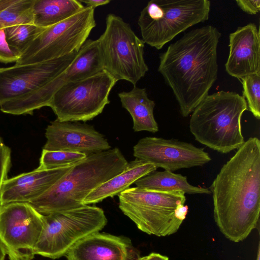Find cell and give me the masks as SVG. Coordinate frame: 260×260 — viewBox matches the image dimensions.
Masks as SVG:
<instances>
[{"label":"cell","mask_w":260,"mask_h":260,"mask_svg":"<svg viewBox=\"0 0 260 260\" xmlns=\"http://www.w3.org/2000/svg\"><path fill=\"white\" fill-rule=\"evenodd\" d=\"M220 232L234 242L244 240L258 224L260 141L250 137L221 168L209 188Z\"/></svg>","instance_id":"obj_1"},{"label":"cell","mask_w":260,"mask_h":260,"mask_svg":"<svg viewBox=\"0 0 260 260\" xmlns=\"http://www.w3.org/2000/svg\"><path fill=\"white\" fill-rule=\"evenodd\" d=\"M221 34L211 25L193 29L160 54L158 71L172 89L183 117L208 95L218 74Z\"/></svg>","instance_id":"obj_2"},{"label":"cell","mask_w":260,"mask_h":260,"mask_svg":"<svg viewBox=\"0 0 260 260\" xmlns=\"http://www.w3.org/2000/svg\"><path fill=\"white\" fill-rule=\"evenodd\" d=\"M127 164L118 148L87 155L29 204L42 215L81 206L93 190L122 172Z\"/></svg>","instance_id":"obj_3"},{"label":"cell","mask_w":260,"mask_h":260,"mask_svg":"<svg viewBox=\"0 0 260 260\" xmlns=\"http://www.w3.org/2000/svg\"><path fill=\"white\" fill-rule=\"evenodd\" d=\"M247 109L244 98L235 92L208 94L192 111L190 131L199 143L220 153H229L245 142L241 121Z\"/></svg>","instance_id":"obj_4"},{"label":"cell","mask_w":260,"mask_h":260,"mask_svg":"<svg viewBox=\"0 0 260 260\" xmlns=\"http://www.w3.org/2000/svg\"><path fill=\"white\" fill-rule=\"evenodd\" d=\"M119 208L137 228L150 235L165 237L176 233L188 208L185 193L134 187L118 194Z\"/></svg>","instance_id":"obj_5"},{"label":"cell","mask_w":260,"mask_h":260,"mask_svg":"<svg viewBox=\"0 0 260 260\" xmlns=\"http://www.w3.org/2000/svg\"><path fill=\"white\" fill-rule=\"evenodd\" d=\"M208 0H152L140 12L138 20L144 43L161 49L188 28L207 20Z\"/></svg>","instance_id":"obj_6"},{"label":"cell","mask_w":260,"mask_h":260,"mask_svg":"<svg viewBox=\"0 0 260 260\" xmlns=\"http://www.w3.org/2000/svg\"><path fill=\"white\" fill-rule=\"evenodd\" d=\"M43 218L35 254L53 259L64 256L76 243L107 223L103 210L89 205L43 215Z\"/></svg>","instance_id":"obj_7"},{"label":"cell","mask_w":260,"mask_h":260,"mask_svg":"<svg viewBox=\"0 0 260 260\" xmlns=\"http://www.w3.org/2000/svg\"><path fill=\"white\" fill-rule=\"evenodd\" d=\"M104 70L117 82L125 80L136 86L148 71L144 59L145 43L129 24L114 14L106 18V28L97 39Z\"/></svg>","instance_id":"obj_8"},{"label":"cell","mask_w":260,"mask_h":260,"mask_svg":"<svg viewBox=\"0 0 260 260\" xmlns=\"http://www.w3.org/2000/svg\"><path fill=\"white\" fill-rule=\"evenodd\" d=\"M94 9L85 6L70 18L44 28L21 54L15 64L46 61L78 51L96 26Z\"/></svg>","instance_id":"obj_9"},{"label":"cell","mask_w":260,"mask_h":260,"mask_svg":"<svg viewBox=\"0 0 260 260\" xmlns=\"http://www.w3.org/2000/svg\"><path fill=\"white\" fill-rule=\"evenodd\" d=\"M117 81L105 70L59 88L48 107L60 121H86L100 114L109 104Z\"/></svg>","instance_id":"obj_10"},{"label":"cell","mask_w":260,"mask_h":260,"mask_svg":"<svg viewBox=\"0 0 260 260\" xmlns=\"http://www.w3.org/2000/svg\"><path fill=\"white\" fill-rule=\"evenodd\" d=\"M103 70L98 40L87 39L73 61L60 74L38 90L6 102L4 110L12 115H31L35 110L48 107L53 95L62 86Z\"/></svg>","instance_id":"obj_11"},{"label":"cell","mask_w":260,"mask_h":260,"mask_svg":"<svg viewBox=\"0 0 260 260\" xmlns=\"http://www.w3.org/2000/svg\"><path fill=\"white\" fill-rule=\"evenodd\" d=\"M43 226V215L30 204H0V244L9 260H33Z\"/></svg>","instance_id":"obj_12"},{"label":"cell","mask_w":260,"mask_h":260,"mask_svg":"<svg viewBox=\"0 0 260 260\" xmlns=\"http://www.w3.org/2000/svg\"><path fill=\"white\" fill-rule=\"evenodd\" d=\"M78 52L39 63L0 68V105L47 84L66 69Z\"/></svg>","instance_id":"obj_13"},{"label":"cell","mask_w":260,"mask_h":260,"mask_svg":"<svg viewBox=\"0 0 260 260\" xmlns=\"http://www.w3.org/2000/svg\"><path fill=\"white\" fill-rule=\"evenodd\" d=\"M133 150L137 159L171 172L202 166L211 160L204 149L176 139L147 137L141 139Z\"/></svg>","instance_id":"obj_14"},{"label":"cell","mask_w":260,"mask_h":260,"mask_svg":"<svg viewBox=\"0 0 260 260\" xmlns=\"http://www.w3.org/2000/svg\"><path fill=\"white\" fill-rule=\"evenodd\" d=\"M43 149L80 152L86 155L111 149L107 140L91 125L57 118L46 128Z\"/></svg>","instance_id":"obj_15"},{"label":"cell","mask_w":260,"mask_h":260,"mask_svg":"<svg viewBox=\"0 0 260 260\" xmlns=\"http://www.w3.org/2000/svg\"><path fill=\"white\" fill-rule=\"evenodd\" d=\"M64 256L67 260H139L140 257L128 238L99 232L78 241Z\"/></svg>","instance_id":"obj_16"},{"label":"cell","mask_w":260,"mask_h":260,"mask_svg":"<svg viewBox=\"0 0 260 260\" xmlns=\"http://www.w3.org/2000/svg\"><path fill=\"white\" fill-rule=\"evenodd\" d=\"M229 55L226 72L240 79L260 73V36L257 26L250 23L239 27L229 36Z\"/></svg>","instance_id":"obj_17"},{"label":"cell","mask_w":260,"mask_h":260,"mask_svg":"<svg viewBox=\"0 0 260 260\" xmlns=\"http://www.w3.org/2000/svg\"><path fill=\"white\" fill-rule=\"evenodd\" d=\"M50 170H34L8 178L0 193V204L29 203L48 191L74 165Z\"/></svg>","instance_id":"obj_18"},{"label":"cell","mask_w":260,"mask_h":260,"mask_svg":"<svg viewBox=\"0 0 260 260\" xmlns=\"http://www.w3.org/2000/svg\"><path fill=\"white\" fill-rule=\"evenodd\" d=\"M156 169L153 165L136 158L128 162L122 172L93 190L84 199L83 204H95L107 198L118 195L137 180Z\"/></svg>","instance_id":"obj_19"},{"label":"cell","mask_w":260,"mask_h":260,"mask_svg":"<svg viewBox=\"0 0 260 260\" xmlns=\"http://www.w3.org/2000/svg\"><path fill=\"white\" fill-rule=\"evenodd\" d=\"M118 95L122 106L129 113L133 119V128L135 132L155 133L158 131L153 114L155 104L148 98L145 88L134 86L130 91H121Z\"/></svg>","instance_id":"obj_20"},{"label":"cell","mask_w":260,"mask_h":260,"mask_svg":"<svg viewBox=\"0 0 260 260\" xmlns=\"http://www.w3.org/2000/svg\"><path fill=\"white\" fill-rule=\"evenodd\" d=\"M84 7L79 0H35L34 23L46 28L70 18Z\"/></svg>","instance_id":"obj_21"},{"label":"cell","mask_w":260,"mask_h":260,"mask_svg":"<svg viewBox=\"0 0 260 260\" xmlns=\"http://www.w3.org/2000/svg\"><path fill=\"white\" fill-rule=\"evenodd\" d=\"M134 183L137 187L148 189L180 191L189 194L211 193L208 188L189 184L186 176L168 170H155L138 179Z\"/></svg>","instance_id":"obj_22"},{"label":"cell","mask_w":260,"mask_h":260,"mask_svg":"<svg viewBox=\"0 0 260 260\" xmlns=\"http://www.w3.org/2000/svg\"><path fill=\"white\" fill-rule=\"evenodd\" d=\"M35 0H0V29L21 23H34Z\"/></svg>","instance_id":"obj_23"},{"label":"cell","mask_w":260,"mask_h":260,"mask_svg":"<svg viewBox=\"0 0 260 260\" xmlns=\"http://www.w3.org/2000/svg\"><path fill=\"white\" fill-rule=\"evenodd\" d=\"M43 28L33 23L11 25L5 28L6 40L10 46L20 55Z\"/></svg>","instance_id":"obj_24"},{"label":"cell","mask_w":260,"mask_h":260,"mask_svg":"<svg viewBox=\"0 0 260 260\" xmlns=\"http://www.w3.org/2000/svg\"><path fill=\"white\" fill-rule=\"evenodd\" d=\"M87 155L82 153L43 149L38 168L42 170L57 169L75 164Z\"/></svg>","instance_id":"obj_25"},{"label":"cell","mask_w":260,"mask_h":260,"mask_svg":"<svg viewBox=\"0 0 260 260\" xmlns=\"http://www.w3.org/2000/svg\"><path fill=\"white\" fill-rule=\"evenodd\" d=\"M243 96L248 109L257 119H260V73L250 74L241 78Z\"/></svg>","instance_id":"obj_26"},{"label":"cell","mask_w":260,"mask_h":260,"mask_svg":"<svg viewBox=\"0 0 260 260\" xmlns=\"http://www.w3.org/2000/svg\"><path fill=\"white\" fill-rule=\"evenodd\" d=\"M11 151L0 137V193L11 167Z\"/></svg>","instance_id":"obj_27"},{"label":"cell","mask_w":260,"mask_h":260,"mask_svg":"<svg viewBox=\"0 0 260 260\" xmlns=\"http://www.w3.org/2000/svg\"><path fill=\"white\" fill-rule=\"evenodd\" d=\"M20 56L7 42L5 29H0V62L5 63H16Z\"/></svg>","instance_id":"obj_28"},{"label":"cell","mask_w":260,"mask_h":260,"mask_svg":"<svg viewBox=\"0 0 260 260\" xmlns=\"http://www.w3.org/2000/svg\"><path fill=\"white\" fill-rule=\"evenodd\" d=\"M238 7L245 13L250 15H255L260 10L259 0H237Z\"/></svg>","instance_id":"obj_29"},{"label":"cell","mask_w":260,"mask_h":260,"mask_svg":"<svg viewBox=\"0 0 260 260\" xmlns=\"http://www.w3.org/2000/svg\"><path fill=\"white\" fill-rule=\"evenodd\" d=\"M82 3L86 4V7L95 9L96 7L108 4L110 0H79Z\"/></svg>","instance_id":"obj_30"},{"label":"cell","mask_w":260,"mask_h":260,"mask_svg":"<svg viewBox=\"0 0 260 260\" xmlns=\"http://www.w3.org/2000/svg\"><path fill=\"white\" fill-rule=\"evenodd\" d=\"M139 260H169L168 257L158 253L152 252L148 255L140 257Z\"/></svg>","instance_id":"obj_31"},{"label":"cell","mask_w":260,"mask_h":260,"mask_svg":"<svg viewBox=\"0 0 260 260\" xmlns=\"http://www.w3.org/2000/svg\"><path fill=\"white\" fill-rule=\"evenodd\" d=\"M6 254L0 244V260H5Z\"/></svg>","instance_id":"obj_32"},{"label":"cell","mask_w":260,"mask_h":260,"mask_svg":"<svg viewBox=\"0 0 260 260\" xmlns=\"http://www.w3.org/2000/svg\"><path fill=\"white\" fill-rule=\"evenodd\" d=\"M256 260H260V244L258 243Z\"/></svg>","instance_id":"obj_33"}]
</instances>
